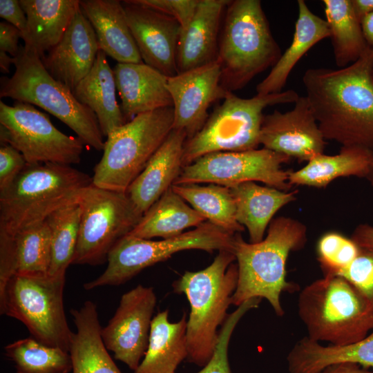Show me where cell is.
Returning <instances> with one entry per match:
<instances>
[{
  "label": "cell",
  "instance_id": "cell-29",
  "mask_svg": "<svg viewBox=\"0 0 373 373\" xmlns=\"http://www.w3.org/2000/svg\"><path fill=\"white\" fill-rule=\"evenodd\" d=\"M239 224L246 227L249 241L264 239L267 228L276 213L296 199L297 191H285L247 182L230 188Z\"/></svg>",
  "mask_w": 373,
  "mask_h": 373
},
{
  "label": "cell",
  "instance_id": "cell-32",
  "mask_svg": "<svg viewBox=\"0 0 373 373\" xmlns=\"http://www.w3.org/2000/svg\"><path fill=\"white\" fill-rule=\"evenodd\" d=\"M185 202L171 186L142 215L128 235L144 239L169 238L207 221Z\"/></svg>",
  "mask_w": 373,
  "mask_h": 373
},
{
  "label": "cell",
  "instance_id": "cell-45",
  "mask_svg": "<svg viewBox=\"0 0 373 373\" xmlns=\"http://www.w3.org/2000/svg\"><path fill=\"white\" fill-rule=\"evenodd\" d=\"M21 38L20 30L8 22L0 23V50L16 58L20 50L19 39Z\"/></svg>",
  "mask_w": 373,
  "mask_h": 373
},
{
  "label": "cell",
  "instance_id": "cell-6",
  "mask_svg": "<svg viewBox=\"0 0 373 373\" xmlns=\"http://www.w3.org/2000/svg\"><path fill=\"white\" fill-rule=\"evenodd\" d=\"M298 314L307 337L329 345L361 341L373 330V312L356 289L339 276H323L305 287Z\"/></svg>",
  "mask_w": 373,
  "mask_h": 373
},
{
  "label": "cell",
  "instance_id": "cell-48",
  "mask_svg": "<svg viewBox=\"0 0 373 373\" xmlns=\"http://www.w3.org/2000/svg\"><path fill=\"white\" fill-rule=\"evenodd\" d=\"M351 3L354 12L360 22L373 12V0H351Z\"/></svg>",
  "mask_w": 373,
  "mask_h": 373
},
{
  "label": "cell",
  "instance_id": "cell-30",
  "mask_svg": "<svg viewBox=\"0 0 373 373\" xmlns=\"http://www.w3.org/2000/svg\"><path fill=\"white\" fill-rule=\"evenodd\" d=\"M186 324L185 314L171 323L168 309L157 313L151 323L146 352L134 373H175L188 357Z\"/></svg>",
  "mask_w": 373,
  "mask_h": 373
},
{
  "label": "cell",
  "instance_id": "cell-26",
  "mask_svg": "<svg viewBox=\"0 0 373 373\" xmlns=\"http://www.w3.org/2000/svg\"><path fill=\"white\" fill-rule=\"evenodd\" d=\"M113 70L106 54L99 50L88 74L73 90L75 97L95 114L104 137L126 124L115 97Z\"/></svg>",
  "mask_w": 373,
  "mask_h": 373
},
{
  "label": "cell",
  "instance_id": "cell-20",
  "mask_svg": "<svg viewBox=\"0 0 373 373\" xmlns=\"http://www.w3.org/2000/svg\"><path fill=\"white\" fill-rule=\"evenodd\" d=\"M229 0H198L188 26L181 30L178 49V73L216 61L222 19Z\"/></svg>",
  "mask_w": 373,
  "mask_h": 373
},
{
  "label": "cell",
  "instance_id": "cell-13",
  "mask_svg": "<svg viewBox=\"0 0 373 373\" xmlns=\"http://www.w3.org/2000/svg\"><path fill=\"white\" fill-rule=\"evenodd\" d=\"M0 142L18 150L28 164L67 165L80 162L84 145L58 130L48 115L19 101L12 106L0 102Z\"/></svg>",
  "mask_w": 373,
  "mask_h": 373
},
{
  "label": "cell",
  "instance_id": "cell-47",
  "mask_svg": "<svg viewBox=\"0 0 373 373\" xmlns=\"http://www.w3.org/2000/svg\"><path fill=\"white\" fill-rule=\"evenodd\" d=\"M319 373H373V372L361 368V365L355 363H343L329 365Z\"/></svg>",
  "mask_w": 373,
  "mask_h": 373
},
{
  "label": "cell",
  "instance_id": "cell-46",
  "mask_svg": "<svg viewBox=\"0 0 373 373\" xmlns=\"http://www.w3.org/2000/svg\"><path fill=\"white\" fill-rule=\"evenodd\" d=\"M351 239L360 249L373 253V226L358 224L353 231Z\"/></svg>",
  "mask_w": 373,
  "mask_h": 373
},
{
  "label": "cell",
  "instance_id": "cell-16",
  "mask_svg": "<svg viewBox=\"0 0 373 373\" xmlns=\"http://www.w3.org/2000/svg\"><path fill=\"white\" fill-rule=\"evenodd\" d=\"M259 142L263 148L299 162L323 154L326 144L306 96H299L291 111L264 115Z\"/></svg>",
  "mask_w": 373,
  "mask_h": 373
},
{
  "label": "cell",
  "instance_id": "cell-51",
  "mask_svg": "<svg viewBox=\"0 0 373 373\" xmlns=\"http://www.w3.org/2000/svg\"><path fill=\"white\" fill-rule=\"evenodd\" d=\"M365 178L373 186V153L370 165Z\"/></svg>",
  "mask_w": 373,
  "mask_h": 373
},
{
  "label": "cell",
  "instance_id": "cell-3",
  "mask_svg": "<svg viewBox=\"0 0 373 373\" xmlns=\"http://www.w3.org/2000/svg\"><path fill=\"white\" fill-rule=\"evenodd\" d=\"M232 251H220L212 263L198 271H185L173 284L190 305L186 339L189 361L204 367L216 350L218 328L226 321L236 290L238 270Z\"/></svg>",
  "mask_w": 373,
  "mask_h": 373
},
{
  "label": "cell",
  "instance_id": "cell-43",
  "mask_svg": "<svg viewBox=\"0 0 373 373\" xmlns=\"http://www.w3.org/2000/svg\"><path fill=\"white\" fill-rule=\"evenodd\" d=\"M17 273V256L14 236L0 229V292Z\"/></svg>",
  "mask_w": 373,
  "mask_h": 373
},
{
  "label": "cell",
  "instance_id": "cell-34",
  "mask_svg": "<svg viewBox=\"0 0 373 373\" xmlns=\"http://www.w3.org/2000/svg\"><path fill=\"white\" fill-rule=\"evenodd\" d=\"M173 190L207 220L232 233L244 231L236 219V205L229 187L211 184L172 185Z\"/></svg>",
  "mask_w": 373,
  "mask_h": 373
},
{
  "label": "cell",
  "instance_id": "cell-23",
  "mask_svg": "<svg viewBox=\"0 0 373 373\" xmlns=\"http://www.w3.org/2000/svg\"><path fill=\"white\" fill-rule=\"evenodd\" d=\"M79 4L95 30L100 50L118 63L143 62L120 1L80 0Z\"/></svg>",
  "mask_w": 373,
  "mask_h": 373
},
{
  "label": "cell",
  "instance_id": "cell-49",
  "mask_svg": "<svg viewBox=\"0 0 373 373\" xmlns=\"http://www.w3.org/2000/svg\"><path fill=\"white\" fill-rule=\"evenodd\" d=\"M361 24L367 45L373 48V12L366 16Z\"/></svg>",
  "mask_w": 373,
  "mask_h": 373
},
{
  "label": "cell",
  "instance_id": "cell-39",
  "mask_svg": "<svg viewBox=\"0 0 373 373\" xmlns=\"http://www.w3.org/2000/svg\"><path fill=\"white\" fill-rule=\"evenodd\" d=\"M261 300H248L228 315L220 329L218 343L211 360L197 373H231L228 347L232 333L242 317L249 310L258 307Z\"/></svg>",
  "mask_w": 373,
  "mask_h": 373
},
{
  "label": "cell",
  "instance_id": "cell-38",
  "mask_svg": "<svg viewBox=\"0 0 373 373\" xmlns=\"http://www.w3.org/2000/svg\"><path fill=\"white\" fill-rule=\"evenodd\" d=\"M360 251L351 238L335 231L325 233L317 243L318 260L323 275L338 276L354 260Z\"/></svg>",
  "mask_w": 373,
  "mask_h": 373
},
{
  "label": "cell",
  "instance_id": "cell-14",
  "mask_svg": "<svg viewBox=\"0 0 373 373\" xmlns=\"http://www.w3.org/2000/svg\"><path fill=\"white\" fill-rule=\"evenodd\" d=\"M291 158L262 148L245 151H222L204 155L184 166L173 185L211 183L229 188L247 182L288 191L290 171L282 164Z\"/></svg>",
  "mask_w": 373,
  "mask_h": 373
},
{
  "label": "cell",
  "instance_id": "cell-8",
  "mask_svg": "<svg viewBox=\"0 0 373 373\" xmlns=\"http://www.w3.org/2000/svg\"><path fill=\"white\" fill-rule=\"evenodd\" d=\"M299 97L294 90L241 98L229 92L209 115L202 128L184 145L182 164L189 165L214 152L256 149L264 109L269 106L295 103Z\"/></svg>",
  "mask_w": 373,
  "mask_h": 373
},
{
  "label": "cell",
  "instance_id": "cell-35",
  "mask_svg": "<svg viewBox=\"0 0 373 373\" xmlns=\"http://www.w3.org/2000/svg\"><path fill=\"white\" fill-rule=\"evenodd\" d=\"M82 208L77 200L58 209L46 219L51 234L48 274H66L72 265L79 236Z\"/></svg>",
  "mask_w": 373,
  "mask_h": 373
},
{
  "label": "cell",
  "instance_id": "cell-25",
  "mask_svg": "<svg viewBox=\"0 0 373 373\" xmlns=\"http://www.w3.org/2000/svg\"><path fill=\"white\" fill-rule=\"evenodd\" d=\"M70 313L77 328L69 349L73 373H122L102 338L96 305L87 300Z\"/></svg>",
  "mask_w": 373,
  "mask_h": 373
},
{
  "label": "cell",
  "instance_id": "cell-4",
  "mask_svg": "<svg viewBox=\"0 0 373 373\" xmlns=\"http://www.w3.org/2000/svg\"><path fill=\"white\" fill-rule=\"evenodd\" d=\"M282 55L260 0L228 3L220 29L216 61L220 84L228 92L244 88L273 67Z\"/></svg>",
  "mask_w": 373,
  "mask_h": 373
},
{
  "label": "cell",
  "instance_id": "cell-15",
  "mask_svg": "<svg viewBox=\"0 0 373 373\" xmlns=\"http://www.w3.org/2000/svg\"><path fill=\"white\" fill-rule=\"evenodd\" d=\"M157 297L152 287L138 285L124 293L101 335L115 359L135 371L146 352Z\"/></svg>",
  "mask_w": 373,
  "mask_h": 373
},
{
  "label": "cell",
  "instance_id": "cell-37",
  "mask_svg": "<svg viewBox=\"0 0 373 373\" xmlns=\"http://www.w3.org/2000/svg\"><path fill=\"white\" fill-rule=\"evenodd\" d=\"M17 273L48 274L51 262V234L46 220L24 228L15 236Z\"/></svg>",
  "mask_w": 373,
  "mask_h": 373
},
{
  "label": "cell",
  "instance_id": "cell-22",
  "mask_svg": "<svg viewBox=\"0 0 373 373\" xmlns=\"http://www.w3.org/2000/svg\"><path fill=\"white\" fill-rule=\"evenodd\" d=\"M113 70L125 118L173 107L169 77L160 71L144 62L117 63Z\"/></svg>",
  "mask_w": 373,
  "mask_h": 373
},
{
  "label": "cell",
  "instance_id": "cell-11",
  "mask_svg": "<svg viewBox=\"0 0 373 373\" xmlns=\"http://www.w3.org/2000/svg\"><path fill=\"white\" fill-rule=\"evenodd\" d=\"M232 234L207 220L182 233L161 240L126 235L111 249L107 267L97 278L84 285L86 290L124 284L144 269L164 261L172 255L188 249L232 251Z\"/></svg>",
  "mask_w": 373,
  "mask_h": 373
},
{
  "label": "cell",
  "instance_id": "cell-10",
  "mask_svg": "<svg viewBox=\"0 0 373 373\" xmlns=\"http://www.w3.org/2000/svg\"><path fill=\"white\" fill-rule=\"evenodd\" d=\"M65 275L16 274L0 292V313L21 321L38 341L69 352L74 332L64 311Z\"/></svg>",
  "mask_w": 373,
  "mask_h": 373
},
{
  "label": "cell",
  "instance_id": "cell-1",
  "mask_svg": "<svg viewBox=\"0 0 373 373\" xmlns=\"http://www.w3.org/2000/svg\"><path fill=\"white\" fill-rule=\"evenodd\" d=\"M373 48L338 69L314 68L303 76L306 97L325 140L373 151Z\"/></svg>",
  "mask_w": 373,
  "mask_h": 373
},
{
  "label": "cell",
  "instance_id": "cell-24",
  "mask_svg": "<svg viewBox=\"0 0 373 373\" xmlns=\"http://www.w3.org/2000/svg\"><path fill=\"white\" fill-rule=\"evenodd\" d=\"M28 22L26 52L41 59L56 46L80 8L79 0H19Z\"/></svg>",
  "mask_w": 373,
  "mask_h": 373
},
{
  "label": "cell",
  "instance_id": "cell-44",
  "mask_svg": "<svg viewBox=\"0 0 373 373\" xmlns=\"http://www.w3.org/2000/svg\"><path fill=\"white\" fill-rule=\"evenodd\" d=\"M0 17L18 28L23 39L27 32L28 22L19 1L0 0Z\"/></svg>",
  "mask_w": 373,
  "mask_h": 373
},
{
  "label": "cell",
  "instance_id": "cell-41",
  "mask_svg": "<svg viewBox=\"0 0 373 373\" xmlns=\"http://www.w3.org/2000/svg\"><path fill=\"white\" fill-rule=\"evenodd\" d=\"M177 20L182 30L191 21L198 0H133Z\"/></svg>",
  "mask_w": 373,
  "mask_h": 373
},
{
  "label": "cell",
  "instance_id": "cell-36",
  "mask_svg": "<svg viewBox=\"0 0 373 373\" xmlns=\"http://www.w3.org/2000/svg\"><path fill=\"white\" fill-rule=\"evenodd\" d=\"M4 350L6 356L14 363L17 373H69L72 370L69 352L32 337L14 341Z\"/></svg>",
  "mask_w": 373,
  "mask_h": 373
},
{
  "label": "cell",
  "instance_id": "cell-5",
  "mask_svg": "<svg viewBox=\"0 0 373 373\" xmlns=\"http://www.w3.org/2000/svg\"><path fill=\"white\" fill-rule=\"evenodd\" d=\"M93 178L70 165L28 164L0 191V229L12 236L76 201Z\"/></svg>",
  "mask_w": 373,
  "mask_h": 373
},
{
  "label": "cell",
  "instance_id": "cell-31",
  "mask_svg": "<svg viewBox=\"0 0 373 373\" xmlns=\"http://www.w3.org/2000/svg\"><path fill=\"white\" fill-rule=\"evenodd\" d=\"M373 151L356 146H341L334 155H318L299 170L289 174L293 186L325 188L338 178L356 176L365 178Z\"/></svg>",
  "mask_w": 373,
  "mask_h": 373
},
{
  "label": "cell",
  "instance_id": "cell-9",
  "mask_svg": "<svg viewBox=\"0 0 373 373\" xmlns=\"http://www.w3.org/2000/svg\"><path fill=\"white\" fill-rule=\"evenodd\" d=\"M173 107H166L136 115L113 131L94 168L93 184L126 192L173 129Z\"/></svg>",
  "mask_w": 373,
  "mask_h": 373
},
{
  "label": "cell",
  "instance_id": "cell-50",
  "mask_svg": "<svg viewBox=\"0 0 373 373\" xmlns=\"http://www.w3.org/2000/svg\"><path fill=\"white\" fill-rule=\"evenodd\" d=\"M15 58L9 56L8 53L0 50V68L1 73L7 74L10 71L11 64H14Z\"/></svg>",
  "mask_w": 373,
  "mask_h": 373
},
{
  "label": "cell",
  "instance_id": "cell-12",
  "mask_svg": "<svg viewBox=\"0 0 373 373\" xmlns=\"http://www.w3.org/2000/svg\"><path fill=\"white\" fill-rule=\"evenodd\" d=\"M77 201L82 215L72 265L104 264L113 246L133 230L142 214L126 192L93 183L82 191Z\"/></svg>",
  "mask_w": 373,
  "mask_h": 373
},
{
  "label": "cell",
  "instance_id": "cell-28",
  "mask_svg": "<svg viewBox=\"0 0 373 373\" xmlns=\"http://www.w3.org/2000/svg\"><path fill=\"white\" fill-rule=\"evenodd\" d=\"M298 17L292 41L268 75L256 86L257 94L282 92L287 78L300 58L314 45L329 37L326 20L313 13L304 0H298Z\"/></svg>",
  "mask_w": 373,
  "mask_h": 373
},
{
  "label": "cell",
  "instance_id": "cell-40",
  "mask_svg": "<svg viewBox=\"0 0 373 373\" xmlns=\"http://www.w3.org/2000/svg\"><path fill=\"white\" fill-rule=\"evenodd\" d=\"M360 249L354 260L338 276L356 289L373 312V253Z\"/></svg>",
  "mask_w": 373,
  "mask_h": 373
},
{
  "label": "cell",
  "instance_id": "cell-7",
  "mask_svg": "<svg viewBox=\"0 0 373 373\" xmlns=\"http://www.w3.org/2000/svg\"><path fill=\"white\" fill-rule=\"evenodd\" d=\"M14 65L12 76L0 79L1 97L41 108L70 128L84 144L103 151L105 142L95 114L48 73L39 57L20 46Z\"/></svg>",
  "mask_w": 373,
  "mask_h": 373
},
{
  "label": "cell",
  "instance_id": "cell-19",
  "mask_svg": "<svg viewBox=\"0 0 373 373\" xmlns=\"http://www.w3.org/2000/svg\"><path fill=\"white\" fill-rule=\"evenodd\" d=\"M99 50L95 30L80 8L41 61L55 79L73 91L91 70Z\"/></svg>",
  "mask_w": 373,
  "mask_h": 373
},
{
  "label": "cell",
  "instance_id": "cell-27",
  "mask_svg": "<svg viewBox=\"0 0 373 373\" xmlns=\"http://www.w3.org/2000/svg\"><path fill=\"white\" fill-rule=\"evenodd\" d=\"M287 362L289 373H319L343 363L373 367V330L359 341L341 346L323 345L306 336L291 348Z\"/></svg>",
  "mask_w": 373,
  "mask_h": 373
},
{
  "label": "cell",
  "instance_id": "cell-2",
  "mask_svg": "<svg viewBox=\"0 0 373 373\" xmlns=\"http://www.w3.org/2000/svg\"><path fill=\"white\" fill-rule=\"evenodd\" d=\"M306 242L305 225L285 216L271 221L267 236L259 242H247L240 233H235L232 252L238 278L231 304L238 307L252 298H265L277 316H283L281 294L298 288L286 279L287 260L290 252L303 249Z\"/></svg>",
  "mask_w": 373,
  "mask_h": 373
},
{
  "label": "cell",
  "instance_id": "cell-17",
  "mask_svg": "<svg viewBox=\"0 0 373 373\" xmlns=\"http://www.w3.org/2000/svg\"><path fill=\"white\" fill-rule=\"evenodd\" d=\"M217 61L169 77L167 88L174 111L173 128L183 131L187 139L204 126L209 108L229 93L220 84Z\"/></svg>",
  "mask_w": 373,
  "mask_h": 373
},
{
  "label": "cell",
  "instance_id": "cell-33",
  "mask_svg": "<svg viewBox=\"0 0 373 373\" xmlns=\"http://www.w3.org/2000/svg\"><path fill=\"white\" fill-rule=\"evenodd\" d=\"M334 60L341 68L358 60L368 45L351 0H323Z\"/></svg>",
  "mask_w": 373,
  "mask_h": 373
},
{
  "label": "cell",
  "instance_id": "cell-21",
  "mask_svg": "<svg viewBox=\"0 0 373 373\" xmlns=\"http://www.w3.org/2000/svg\"><path fill=\"white\" fill-rule=\"evenodd\" d=\"M187 136L172 129L126 193L143 215L179 177L182 168L184 145Z\"/></svg>",
  "mask_w": 373,
  "mask_h": 373
},
{
  "label": "cell",
  "instance_id": "cell-42",
  "mask_svg": "<svg viewBox=\"0 0 373 373\" xmlns=\"http://www.w3.org/2000/svg\"><path fill=\"white\" fill-rule=\"evenodd\" d=\"M23 155L10 144L0 147V191L9 186L24 169Z\"/></svg>",
  "mask_w": 373,
  "mask_h": 373
},
{
  "label": "cell",
  "instance_id": "cell-18",
  "mask_svg": "<svg viewBox=\"0 0 373 373\" xmlns=\"http://www.w3.org/2000/svg\"><path fill=\"white\" fill-rule=\"evenodd\" d=\"M128 26L144 64L167 77L178 73L181 26L175 19L133 0L124 1Z\"/></svg>",
  "mask_w": 373,
  "mask_h": 373
},
{
  "label": "cell",
  "instance_id": "cell-52",
  "mask_svg": "<svg viewBox=\"0 0 373 373\" xmlns=\"http://www.w3.org/2000/svg\"><path fill=\"white\" fill-rule=\"evenodd\" d=\"M372 77H373V73H372Z\"/></svg>",
  "mask_w": 373,
  "mask_h": 373
}]
</instances>
